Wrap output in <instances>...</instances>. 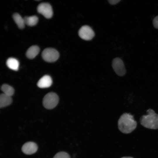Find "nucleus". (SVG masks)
<instances>
[{"label": "nucleus", "instance_id": "obj_11", "mask_svg": "<svg viewBox=\"0 0 158 158\" xmlns=\"http://www.w3.org/2000/svg\"><path fill=\"white\" fill-rule=\"evenodd\" d=\"M12 102V99L11 96L7 95L4 93L1 94L0 96V107H6L10 105Z\"/></svg>", "mask_w": 158, "mask_h": 158}, {"label": "nucleus", "instance_id": "obj_10", "mask_svg": "<svg viewBox=\"0 0 158 158\" xmlns=\"http://www.w3.org/2000/svg\"><path fill=\"white\" fill-rule=\"evenodd\" d=\"M40 49L37 45L30 47L27 50L26 55L27 57L29 59L34 58L39 53Z\"/></svg>", "mask_w": 158, "mask_h": 158}, {"label": "nucleus", "instance_id": "obj_18", "mask_svg": "<svg viewBox=\"0 0 158 158\" xmlns=\"http://www.w3.org/2000/svg\"><path fill=\"white\" fill-rule=\"evenodd\" d=\"M109 3L111 4L114 5L117 4L120 2V0H109L108 1Z\"/></svg>", "mask_w": 158, "mask_h": 158}, {"label": "nucleus", "instance_id": "obj_1", "mask_svg": "<svg viewBox=\"0 0 158 158\" xmlns=\"http://www.w3.org/2000/svg\"><path fill=\"white\" fill-rule=\"evenodd\" d=\"M137 123L133 116L130 113H125L120 117L118 121L119 130L124 133H130L136 128Z\"/></svg>", "mask_w": 158, "mask_h": 158}, {"label": "nucleus", "instance_id": "obj_13", "mask_svg": "<svg viewBox=\"0 0 158 158\" xmlns=\"http://www.w3.org/2000/svg\"><path fill=\"white\" fill-rule=\"evenodd\" d=\"M13 18L19 28L23 29L24 28L25 24L24 19L19 14L17 13H14L13 16Z\"/></svg>", "mask_w": 158, "mask_h": 158}, {"label": "nucleus", "instance_id": "obj_16", "mask_svg": "<svg viewBox=\"0 0 158 158\" xmlns=\"http://www.w3.org/2000/svg\"><path fill=\"white\" fill-rule=\"evenodd\" d=\"M53 158H70L69 154L64 152H60L56 154Z\"/></svg>", "mask_w": 158, "mask_h": 158}, {"label": "nucleus", "instance_id": "obj_4", "mask_svg": "<svg viewBox=\"0 0 158 158\" xmlns=\"http://www.w3.org/2000/svg\"><path fill=\"white\" fill-rule=\"evenodd\" d=\"M42 56L45 61L48 62H53L59 59V54L58 51L55 49L48 48L43 51Z\"/></svg>", "mask_w": 158, "mask_h": 158}, {"label": "nucleus", "instance_id": "obj_9", "mask_svg": "<svg viewBox=\"0 0 158 158\" xmlns=\"http://www.w3.org/2000/svg\"><path fill=\"white\" fill-rule=\"evenodd\" d=\"M52 82L51 77L46 75L42 77L39 80L37 83V85L40 88H47L51 86Z\"/></svg>", "mask_w": 158, "mask_h": 158}, {"label": "nucleus", "instance_id": "obj_19", "mask_svg": "<svg viewBox=\"0 0 158 158\" xmlns=\"http://www.w3.org/2000/svg\"><path fill=\"white\" fill-rule=\"evenodd\" d=\"M121 158H133L131 157H123Z\"/></svg>", "mask_w": 158, "mask_h": 158}, {"label": "nucleus", "instance_id": "obj_14", "mask_svg": "<svg viewBox=\"0 0 158 158\" xmlns=\"http://www.w3.org/2000/svg\"><path fill=\"white\" fill-rule=\"evenodd\" d=\"M25 24L29 26L35 25L38 21V17L36 16H25L24 18Z\"/></svg>", "mask_w": 158, "mask_h": 158}, {"label": "nucleus", "instance_id": "obj_12", "mask_svg": "<svg viewBox=\"0 0 158 158\" xmlns=\"http://www.w3.org/2000/svg\"><path fill=\"white\" fill-rule=\"evenodd\" d=\"M6 64L9 68L14 71H17L19 66V62L16 59L9 58L7 60Z\"/></svg>", "mask_w": 158, "mask_h": 158}, {"label": "nucleus", "instance_id": "obj_2", "mask_svg": "<svg viewBox=\"0 0 158 158\" xmlns=\"http://www.w3.org/2000/svg\"><path fill=\"white\" fill-rule=\"evenodd\" d=\"M146 112L147 114L142 115L140 118L141 125L149 129H158V114L151 109L147 110Z\"/></svg>", "mask_w": 158, "mask_h": 158}, {"label": "nucleus", "instance_id": "obj_15", "mask_svg": "<svg viewBox=\"0 0 158 158\" xmlns=\"http://www.w3.org/2000/svg\"><path fill=\"white\" fill-rule=\"evenodd\" d=\"M1 89L3 92V93L11 97L14 93V90L13 88L6 84L3 85L1 87Z\"/></svg>", "mask_w": 158, "mask_h": 158}, {"label": "nucleus", "instance_id": "obj_8", "mask_svg": "<svg viewBox=\"0 0 158 158\" xmlns=\"http://www.w3.org/2000/svg\"><path fill=\"white\" fill-rule=\"evenodd\" d=\"M38 147L35 142H28L25 143L22 147V152L26 154H31L35 153L37 150Z\"/></svg>", "mask_w": 158, "mask_h": 158}, {"label": "nucleus", "instance_id": "obj_5", "mask_svg": "<svg viewBox=\"0 0 158 158\" xmlns=\"http://www.w3.org/2000/svg\"><path fill=\"white\" fill-rule=\"evenodd\" d=\"M112 66L116 73L118 75L122 76L124 75L126 71L123 61L119 58H116L112 61Z\"/></svg>", "mask_w": 158, "mask_h": 158}, {"label": "nucleus", "instance_id": "obj_7", "mask_svg": "<svg viewBox=\"0 0 158 158\" xmlns=\"http://www.w3.org/2000/svg\"><path fill=\"white\" fill-rule=\"evenodd\" d=\"M37 12L47 18H50L53 15V11L51 5L47 3L40 4L37 7Z\"/></svg>", "mask_w": 158, "mask_h": 158}, {"label": "nucleus", "instance_id": "obj_6", "mask_svg": "<svg viewBox=\"0 0 158 158\" xmlns=\"http://www.w3.org/2000/svg\"><path fill=\"white\" fill-rule=\"evenodd\" d=\"M78 34L81 38L86 40H92L95 35L92 29L87 25L82 26L78 31Z\"/></svg>", "mask_w": 158, "mask_h": 158}, {"label": "nucleus", "instance_id": "obj_3", "mask_svg": "<svg viewBox=\"0 0 158 158\" xmlns=\"http://www.w3.org/2000/svg\"><path fill=\"white\" fill-rule=\"evenodd\" d=\"M59 102V97L55 93L50 92L44 97L43 100L44 106L47 109H51L55 107Z\"/></svg>", "mask_w": 158, "mask_h": 158}, {"label": "nucleus", "instance_id": "obj_17", "mask_svg": "<svg viewBox=\"0 0 158 158\" xmlns=\"http://www.w3.org/2000/svg\"><path fill=\"white\" fill-rule=\"evenodd\" d=\"M153 24L155 28L158 29V16L155 17L153 19Z\"/></svg>", "mask_w": 158, "mask_h": 158}]
</instances>
